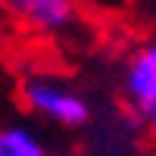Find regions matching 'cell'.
I'll use <instances>...</instances> for the list:
<instances>
[{"label": "cell", "instance_id": "1", "mask_svg": "<svg viewBox=\"0 0 156 156\" xmlns=\"http://www.w3.org/2000/svg\"><path fill=\"white\" fill-rule=\"evenodd\" d=\"M19 97L31 115L59 128H84L90 122L87 97L53 72H28L19 84Z\"/></svg>", "mask_w": 156, "mask_h": 156}, {"label": "cell", "instance_id": "2", "mask_svg": "<svg viewBox=\"0 0 156 156\" xmlns=\"http://www.w3.org/2000/svg\"><path fill=\"white\" fill-rule=\"evenodd\" d=\"M122 97L137 125L156 131V41L137 47L122 72Z\"/></svg>", "mask_w": 156, "mask_h": 156}, {"label": "cell", "instance_id": "3", "mask_svg": "<svg viewBox=\"0 0 156 156\" xmlns=\"http://www.w3.org/2000/svg\"><path fill=\"white\" fill-rule=\"evenodd\" d=\"M9 16H16L25 28L41 34L66 31L78 16V0H0Z\"/></svg>", "mask_w": 156, "mask_h": 156}, {"label": "cell", "instance_id": "4", "mask_svg": "<svg viewBox=\"0 0 156 156\" xmlns=\"http://www.w3.org/2000/svg\"><path fill=\"white\" fill-rule=\"evenodd\" d=\"M0 156H50V153L34 128L16 122L0 128Z\"/></svg>", "mask_w": 156, "mask_h": 156}, {"label": "cell", "instance_id": "5", "mask_svg": "<svg viewBox=\"0 0 156 156\" xmlns=\"http://www.w3.org/2000/svg\"><path fill=\"white\" fill-rule=\"evenodd\" d=\"M69 156H87V153H69Z\"/></svg>", "mask_w": 156, "mask_h": 156}]
</instances>
